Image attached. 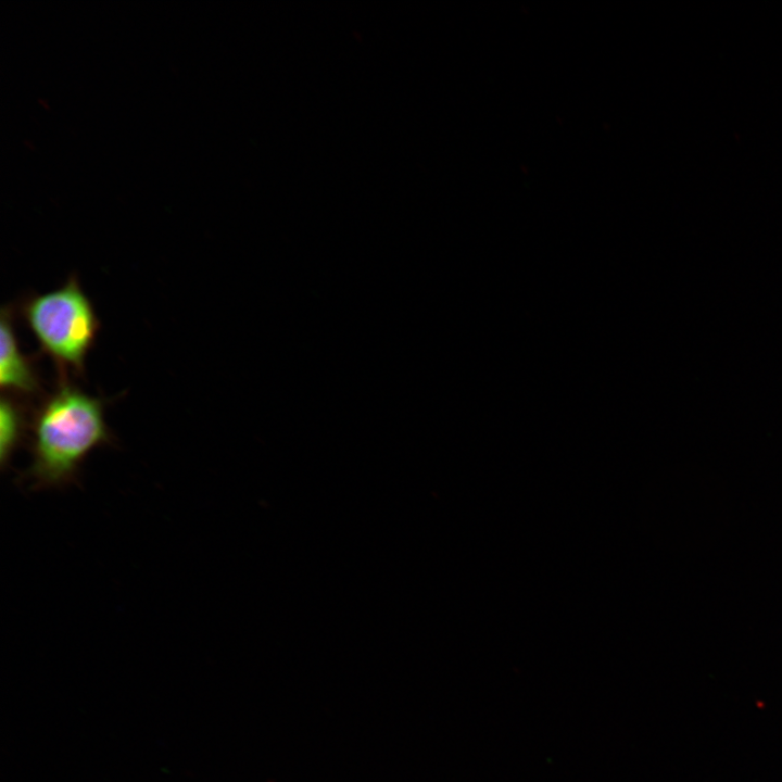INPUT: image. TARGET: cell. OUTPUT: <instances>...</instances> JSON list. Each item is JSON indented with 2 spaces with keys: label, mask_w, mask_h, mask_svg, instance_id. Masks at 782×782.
I'll list each match as a JSON object with an SVG mask.
<instances>
[{
  "label": "cell",
  "mask_w": 782,
  "mask_h": 782,
  "mask_svg": "<svg viewBox=\"0 0 782 782\" xmlns=\"http://www.w3.org/2000/svg\"><path fill=\"white\" fill-rule=\"evenodd\" d=\"M111 442L103 401L62 380L31 418L30 463L20 480L31 490L68 487L89 454Z\"/></svg>",
  "instance_id": "obj_1"
},
{
  "label": "cell",
  "mask_w": 782,
  "mask_h": 782,
  "mask_svg": "<svg viewBox=\"0 0 782 782\" xmlns=\"http://www.w3.org/2000/svg\"><path fill=\"white\" fill-rule=\"evenodd\" d=\"M22 314L40 350L62 369H84L96 342L99 319L76 277L61 287L27 298Z\"/></svg>",
  "instance_id": "obj_2"
},
{
  "label": "cell",
  "mask_w": 782,
  "mask_h": 782,
  "mask_svg": "<svg viewBox=\"0 0 782 782\" xmlns=\"http://www.w3.org/2000/svg\"><path fill=\"white\" fill-rule=\"evenodd\" d=\"M0 384L8 395L29 396L40 389L31 360L23 353L15 335L11 307L1 311Z\"/></svg>",
  "instance_id": "obj_3"
},
{
  "label": "cell",
  "mask_w": 782,
  "mask_h": 782,
  "mask_svg": "<svg viewBox=\"0 0 782 782\" xmlns=\"http://www.w3.org/2000/svg\"><path fill=\"white\" fill-rule=\"evenodd\" d=\"M26 433V416L11 395H2L0 404V462L4 468Z\"/></svg>",
  "instance_id": "obj_4"
}]
</instances>
